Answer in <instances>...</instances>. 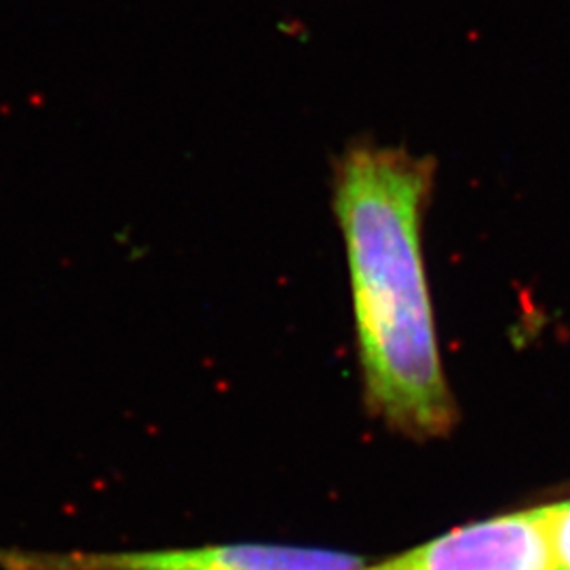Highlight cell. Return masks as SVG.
I'll list each match as a JSON object with an SVG mask.
<instances>
[{"label":"cell","mask_w":570,"mask_h":570,"mask_svg":"<svg viewBox=\"0 0 570 570\" xmlns=\"http://www.w3.org/2000/svg\"><path fill=\"white\" fill-rule=\"evenodd\" d=\"M433 174L435 165L404 148L357 144L334 180L364 402L374 419L419 442L446 438L459 421L423 256Z\"/></svg>","instance_id":"1"},{"label":"cell","mask_w":570,"mask_h":570,"mask_svg":"<svg viewBox=\"0 0 570 570\" xmlns=\"http://www.w3.org/2000/svg\"><path fill=\"white\" fill-rule=\"evenodd\" d=\"M553 570H570V499L546 505Z\"/></svg>","instance_id":"4"},{"label":"cell","mask_w":570,"mask_h":570,"mask_svg":"<svg viewBox=\"0 0 570 570\" xmlns=\"http://www.w3.org/2000/svg\"><path fill=\"white\" fill-rule=\"evenodd\" d=\"M364 558L348 551L212 543L138 551L0 550V570H360Z\"/></svg>","instance_id":"2"},{"label":"cell","mask_w":570,"mask_h":570,"mask_svg":"<svg viewBox=\"0 0 570 570\" xmlns=\"http://www.w3.org/2000/svg\"><path fill=\"white\" fill-rule=\"evenodd\" d=\"M360 570H553L546 505L471 522Z\"/></svg>","instance_id":"3"}]
</instances>
